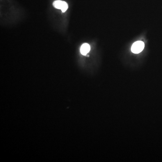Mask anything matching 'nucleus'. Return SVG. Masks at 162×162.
Segmentation results:
<instances>
[{
	"mask_svg": "<svg viewBox=\"0 0 162 162\" xmlns=\"http://www.w3.org/2000/svg\"><path fill=\"white\" fill-rule=\"evenodd\" d=\"M90 51V46L88 43L83 44L81 47V53L83 56H86Z\"/></svg>",
	"mask_w": 162,
	"mask_h": 162,
	"instance_id": "3",
	"label": "nucleus"
},
{
	"mask_svg": "<svg viewBox=\"0 0 162 162\" xmlns=\"http://www.w3.org/2000/svg\"><path fill=\"white\" fill-rule=\"evenodd\" d=\"M53 6L55 8L60 9L63 13L66 12L68 9V5L66 2L60 0H57L54 1Z\"/></svg>",
	"mask_w": 162,
	"mask_h": 162,
	"instance_id": "1",
	"label": "nucleus"
},
{
	"mask_svg": "<svg viewBox=\"0 0 162 162\" xmlns=\"http://www.w3.org/2000/svg\"><path fill=\"white\" fill-rule=\"evenodd\" d=\"M144 43L142 41H137L132 45L131 51L135 54H138L142 51L144 48Z\"/></svg>",
	"mask_w": 162,
	"mask_h": 162,
	"instance_id": "2",
	"label": "nucleus"
}]
</instances>
